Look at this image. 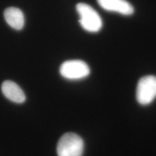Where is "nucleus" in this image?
<instances>
[{"mask_svg": "<svg viewBox=\"0 0 156 156\" xmlns=\"http://www.w3.org/2000/svg\"><path fill=\"white\" fill-rule=\"evenodd\" d=\"M83 140L77 134L68 132L58 140L56 147L58 156H83Z\"/></svg>", "mask_w": 156, "mask_h": 156, "instance_id": "nucleus-1", "label": "nucleus"}, {"mask_svg": "<svg viewBox=\"0 0 156 156\" xmlns=\"http://www.w3.org/2000/svg\"><path fill=\"white\" fill-rule=\"evenodd\" d=\"M76 9L80 16V23L84 30L90 33L98 32L102 28V20L98 13L90 6L85 3H79Z\"/></svg>", "mask_w": 156, "mask_h": 156, "instance_id": "nucleus-2", "label": "nucleus"}, {"mask_svg": "<svg viewBox=\"0 0 156 156\" xmlns=\"http://www.w3.org/2000/svg\"><path fill=\"white\" fill-rule=\"evenodd\" d=\"M136 98L137 102L143 106L153 102L156 98L155 76H145L140 80L136 86Z\"/></svg>", "mask_w": 156, "mask_h": 156, "instance_id": "nucleus-3", "label": "nucleus"}, {"mask_svg": "<svg viewBox=\"0 0 156 156\" xmlns=\"http://www.w3.org/2000/svg\"><path fill=\"white\" fill-rule=\"evenodd\" d=\"M60 74L68 80H80L90 74L88 65L81 60H69L64 62L60 67Z\"/></svg>", "mask_w": 156, "mask_h": 156, "instance_id": "nucleus-4", "label": "nucleus"}, {"mask_svg": "<svg viewBox=\"0 0 156 156\" xmlns=\"http://www.w3.org/2000/svg\"><path fill=\"white\" fill-rule=\"evenodd\" d=\"M103 9L119 13L123 15H131L134 13V7L126 0H97Z\"/></svg>", "mask_w": 156, "mask_h": 156, "instance_id": "nucleus-5", "label": "nucleus"}, {"mask_svg": "<svg viewBox=\"0 0 156 156\" xmlns=\"http://www.w3.org/2000/svg\"><path fill=\"white\" fill-rule=\"evenodd\" d=\"M2 91L4 95L9 101L16 103H23L25 101V95L21 87L15 82L6 80L2 85Z\"/></svg>", "mask_w": 156, "mask_h": 156, "instance_id": "nucleus-6", "label": "nucleus"}, {"mask_svg": "<svg viewBox=\"0 0 156 156\" xmlns=\"http://www.w3.org/2000/svg\"><path fill=\"white\" fill-rule=\"evenodd\" d=\"M6 22L15 30L23 29L25 25V17L23 12L16 7H9L4 12Z\"/></svg>", "mask_w": 156, "mask_h": 156, "instance_id": "nucleus-7", "label": "nucleus"}]
</instances>
